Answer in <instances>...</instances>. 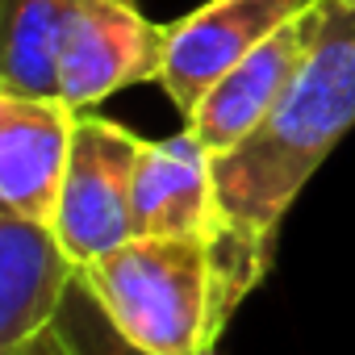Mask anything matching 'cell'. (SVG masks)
I'll return each mask as SVG.
<instances>
[{
	"label": "cell",
	"mask_w": 355,
	"mask_h": 355,
	"mask_svg": "<svg viewBox=\"0 0 355 355\" xmlns=\"http://www.w3.org/2000/svg\"><path fill=\"white\" fill-rule=\"evenodd\" d=\"M55 334L63 338V347L71 355H150L117 330V322L105 313V305L92 293V284L84 280V272L71 280V288L59 305Z\"/></svg>",
	"instance_id": "obj_11"
},
{
	"label": "cell",
	"mask_w": 355,
	"mask_h": 355,
	"mask_svg": "<svg viewBox=\"0 0 355 355\" xmlns=\"http://www.w3.org/2000/svg\"><path fill=\"white\" fill-rule=\"evenodd\" d=\"M146 138L125 130L121 121L88 109L76 125V146L67 163V180L55 209V234L67 255L88 268L138 239L134 230V175Z\"/></svg>",
	"instance_id": "obj_3"
},
{
	"label": "cell",
	"mask_w": 355,
	"mask_h": 355,
	"mask_svg": "<svg viewBox=\"0 0 355 355\" xmlns=\"http://www.w3.org/2000/svg\"><path fill=\"white\" fill-rule=\"evenodd\" d=\"M80 109L63 96L0 92V209L55 222Z\"/></svg>",
	"instance_id": "obj_6"
},
{
	"label": "cell",
	"mask_w": 355,
	"mask_h": 355,
	"mask_svg": "<svg viewBox=\"0 0 355 355\" xmlns=\"http://www.w3.org/2000/svg\"><path fill=\"white\" fill-rule=\"evenodd\" d=\"M326 5V0H322ZM322 5L293 17L288 26H280L268 42H259L251 55H243L197 105V113L189 117V130L201 138V146L209 155H226L234 150L288 92V84L297 80V71L305 67L318 30H322Z\"/></svg>",
	"instance_id": "obj_7"
},
{
	"label": "cell",
	"mask_w": 355,
	"mask_h": 355,
	"mask_svg": "<svg viewBox=\"0 0 355 355\" xmlns=\"http://www.w3.org/2000/svg\"><path fill=\"white\" fill-rule=\"evenodd\" d=\"M117 330L150 355H214L209 239H130L80 268Z\"/></svg>",
	"instance_id": "obj_2"
},
{
	"label": "cell",
	"mask_w": 355,
	"mask_h": 355,
	"mask_svg": "<svg viewBox=\"0 0 355 355\" xmlns=\"http://www.w3.org/2000/svg\"><path fill=\"white\" fill-rule=\"evenodd\" d=\"M222 222L214 155L184 125L175 138H146L134 175V230L146 239H214Z\"/></svg>",
	"instance_id": "obj_8"
},
{
	"label": "cell",
	"mask_w": 355,
	"mask_h": 355,
	"mask_svg": "<svg viewBox=\"0 0 355 355\" xmlns=\"http://www.w3.org/2000/svg\"><path fill=\"white\" fill-rule=\"evenodd\" d=\"M167 26H155L134 0H84L59 63V96L88 113L130 84H159Z\"/></svg>",
	"instance_id": "obj_5"
},
{
	"label": "cell",
	"mask_w": 355,
	"mask_h": 355,
	"mask_svg": "<svg viewBox=\"0 0 355 355\" xmlns=\"http://www.w3.org/2000/svg\"><path fill=\"white\" fill-rule=\"evenodd\" d=\"M9 355H71V351L63 347V338H59V334H55V326H51V330H42L38 338H30L26 347L9 351Z\"/></svg>",
	"instance_id": "obj_12"
},
{
	"label": "cell",
	"mask_w": 355,
	"mask_h": 355,
	"mask_svg": "<svg viewBox=\"0 0 355 355\" xmlns=\"http://www.w3.org/2000/svg\"><path fill=\"white\" fill-rule=\"evenodd\" d=\"M318 5L322 0H209L184 21L167 26V55H163L159 88L189 121L197 105L205 101V92L243 55H251L280 26H288L293 17Z\"/></svg>",
	"instance_id": "obj_4"
},
{
	"label": "cell",
	"mask_w": 355,
	"mask_h": 355,
	"mask_svg": "<svg viewBox=\"0 0 355 355\" xmlns=\"http://www.w3.org/2000/svg\"><path fill=\"white\" fill-rule=\"evenodd\" d=\"M80 276L51 222L0 209V355L55 326L59 305Z\"/></svg>",
	"instance_id": "obj_9"
},
{
	"label": "cell",
	"mask_w": 355,
	"mask_h": 355,
	"mask_svg": "<svg viewBox=\"0 0 355 355\" xmlns=\"http://www.w3.org/2000/svg\"><path fill=\"white\" fill-rule=\"evenodd\" d=\"M347 5H355V0H347Z\"/></svg>",
	"instance_id": "obj_13"
},
{
	"label": "cell",
	"mask_w": 355,
	"mask_h": 355,
	"mask_svg": "<svg viewBox=\"0 0 355 355\" xmlns=\"http://www.w3.org/2000/svg\"><path fill=\"white\" fill-rule=\"evenodd\" d=\"M84 0H0V92L59 96V63Z\"/></svg>",
	"instance_id": "obj_10"
},
{
	"label": "cell",
	"mask_w": 355,
	"mask_h": 355,
	"mask_svg": "<svg viewBox=\"0 0 355 355\" xmlns=\"http://www.w3.org/2000/svg\"><path fill=\"white\" fill-rule=\"evenodd\" d=\"M355 130V5L326 0L318 42L280 96V105L226 155H214L218 171V234L214 255V326L218 334L247 301V293L272 272L276 234L313 180L326 155Z\"/></svg>",
	"instance_id": "obj_1"
}]
</instances>
